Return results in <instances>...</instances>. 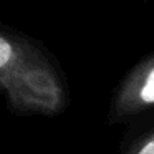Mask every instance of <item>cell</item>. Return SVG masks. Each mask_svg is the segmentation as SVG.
<instances>
[{
  "label": "cell",
  "instance_id": "cell-1",
  "mask_svg": "<svg viewBox=\"0 0 154 154\" xmlns=\"http://www.w3.org/2000/svg\"><path fill=\"white\" fill-rule=\"evenodd\" d=\"M0 96L17 116H58L70 90L55 55L40 40L0 23Z\"/></svg>",
  "mask_w": 154,
  "mask_h": 154
},
{
  "label": "cell",
  "instance_id": "cell-2",
  "mask_svg": "<svg viewBox=\"0 0 154 154\" xmlns=\"http://www.w3.org/2000/svg\"><path fill=\"white\" fill-rule=\"evenodd\" d=\"M154 111V50L126 71L108 101L104 123L129 126Z\"/></svg>",
  "mask_w": 154,
  "mask_h": 154
},
{
  "label": "cell",
  "instance_id": "cell-3",
  "mask_svg": "<svg viewBox=\"0 0 154 154\" xmlns=\"http://www.w3.org/2000/svg\"><path fill=\"white\" fill-rule=\"evenodd\" d=\"M118 154H154V111L128 126Z\"/></svg>",
  "mask_w": 154,
  "mask_h": 154
}]
</instances>
